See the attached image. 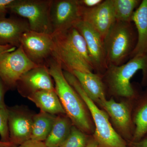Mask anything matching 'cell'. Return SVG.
Listing matches in <instances>:
<instances>
[{
    "mask_svg": "<svg viewBox=\"0 0 147 147\" xmlns=\"http://www.w3.org/2000/svg\"><path fill=\"white\" fill-rule=\"evenodd\" d=\"M55 82V90L65 114L74 125L86 134L94 131L88 110L77 92L71 87L64 75L60 63L52 57L46 64Z\"/></svg>",
    "mask_w": 147,
    "mask_h": 147,
    "instance_id": "1",
    "label": "cell"
},
{
    "mask_svg": "<svg viewBox=\"0 0 147 147\" xmlns=\"http://www.w3.org/2000/svg\"><path fill=\"white\" fill-rule=\"evenodd\" d=\"M53 36V57L60 63L64 71L93 72L94 69L85 40L75 27Z\"/></svg>",
    "mask_w": 147,
    "mask_h": 147,
    "instance_id": "2",
    "label": "cell"
},
{
    "mask_svg": "<svg viewBox=\"0 0 147 147\" xmlns=\"http://www.w3.org/2000/svg\"><path fill=\"white\" fill-rule=\"evenodd\" d=\"M143 73V82L147 84V53L131 58L126 63L119 66L109 65L102 79L111 94L115 96L131 98L135 92L130 80L139 70Z\"/></svg>",
    "mask_w": 147,
    "mask_h": 147,
    "instance_id": "3",
    "label": "cell"
},
{
    "mask_svg": "<svg viewBox=\"0 0 147 147\" xmlns=\"http://www.w3.org/2000/svg\"><path fill=\"white\" fill-rule=\"evenodd\" d=\"M63 71L65 79L82 98L91 115L95 126L94 139L98 147H127L124 139L112 126L107 113L89 98L72 74Z\"/></svg>",
    "mask_w": 147,
    "mask_h": 147,
    "instance_id": "4",
    "label": "cell"
},
{
    "mask_svg": "<svg viewBox=\"0 0 147 147\" xmlns=\"http://www.w3.org/2000/svg\"><path fill=\"white\" fill-rule=\"evenodd\" d=\"M132 22L116 21L104 38L108 66L121 65L131 57L138 38Z\"/></svg>",
    "mask_w": 147,
    "mask_h": 147,
    "instance_id": "5",
    "label": "cell"
},
{
    "mask_svg": "<svg viewBox=\"0 0 147 147\" xmlns=\"http://www.w3.org/2000/svg\"><path fill=\"white\" fill-rule=\"evenodd\" d=\"M53 0H13L8 11L26 19L30 30L52 35L50 13Z\"/></svg>",
    "mask_w": 147,
    "mask_h": 147,
    "instance_id": "6",
    "label": "cell"
},
{
    "mask_svg": "<svg viewBox=\"0 0 147 147\" xmlns=\"http://www.w3.org/2000/svg\"><path fill=\"white\" fill-rule=\"evenodd\" d=\"M38 66L28 57L20 45L13 52L0 55V78L8 90L13 89L24 74Z\"/></svg>",
    "mask_w": 147,
    "mask_h": 147,
    "instance_id": "7",
    "label": "cell"
},
{
    "mask_svg": "<svg viewBox=\"0 0 147 147\" xmlns=\"http://www.w3.org/2000/svg\"><path fill=\"white\" fill-rule=\"evenodd\" d=\"M50 19L52 36L75 27L82 20V6L79 0H53Z\"/></svg>",
    "mask_w": 147,
    "mask_h": 147,
    "instance_id": "8",
    "label": "cell"
},
{
    "mask_svg": "<svg viewBox=\"0 0 147 147\" xmlns=\"http://www.w3.org/2000/svg\"><path fill=\"white\" fill-rule=\"evenodd\" d=\"M20 45L28 57L38 66L46 65L55 48L51 34L29 30L22 35Z\"/></svg>",
    "mask_w": 147,
    "mask_h": 147,
    "instance_id": "9",
    "label": "cell"
},
{
    "mask_svg": "<svg viewBox=\"0 0 147 147\" xmlns=\"http://www.w3.org/2000/svg\"><path fill=\"white\" fill-rule=\"evenodd\" d=\"M75 27L85 40L94 69L97 74L103 75L108 67L104 39L84 20H81Z\"/></svg>",
    "mask_w": 147,
    "mask_h": 147,
    "instance_id": "10",
    "label": "cell"
},
{
    "mask_svg": "<svg viewBox=\"0 0 147 147\" xmlns=\"http://www.w3.org/2000/svg\"><path fill=\"white\" fill-rule=\"evenodd\" d=\"M9 142L16 147L31 139L34 114L23 105L7 107Z\"/></svg>",
    "mask_w": 147,
    "mask_h": 147,
    "instance_id": "11",
    "label": "cell"
},
{
    "mask_svg": "<svg viewBox=\"0 0 147 147\" xmlns=\"http://www.w3.org/2000/svg\"><path fill=\"white\" fill-rule=\"evenodd\" d=\"M53 79L47 66H38L24 74L18 80L16 88L22 96L41 90H55Z\"/></svg>",
    "mask_w": 147,
    "mask_h": 147,
    "instance_id": "12",
    "label": "cell"
},
{
    "mask_svg": "<svg viewBox=\"0 0 147 147\" xmlns=\"http://www.w3.org/2000/svg\"><path fill=\"white\" fill-rule=\"evenodd\" d=\"M82 20L86 21L104 39L115 22L113 0H105L91 8L82 7Z\"/></svg>",
    "mask_w": 147,
    "mask_h": 147,
    "instance_id": "13",
    "label": "cell"
},
{
    "mask_svg": "<svg viewBox=\"0 0 147 147\" xmlns=\"http://www.w3.org/2000/svg\"><path fill=\"white\" fill-rule=\"evenodd\" d=\"M100 106L110 117L121 137L126 139L132 138L134 130L129 105L126 102H117L111 98L105 100Z\"/></svg>",
    "mask_w": 147,
    "mask_h": 147,
    "instance_id": "14",
    "label": "cell"
},
{
    "mask_svg": "<svg viewBox=\"0 0 147 147\" xmlns=\"http://www.w3.org/2000/svg\"><path fill=\"white\" fill-rule=\"evenodd\" d=\"M30 30L28 21L18 16H0V45L20 46L22 35Z\"/></svg>",
    "mask_w": 147,
    "mask_h": 147,
    "instance_id": "15",
    "label": "cell"
},
{
    "mask_svg": "<svg viewBox=\"0 0 147 147\" xmlns=\"http://www.w3.org/2000/svg\"><path fill=\"white\" fill-rule=\"evenodd\" d=\"M71 73L75 76L87 95L95 103L101 106L107 100L102 75L93 72L77 71H74Z\"/></svg>",
    "mask_w": 147,
    "mask_h": 147,
    "instance_id": "16",
    "label": "cell"
},
{
    "mask_svg": "<svg viewBox=\"0 0 147 147\" xmlns=\"http://www.w3.org/2000/svg\"><path fill=\"white\" fill-rule=\"evenodd\" d=\"M132 22L137 30V45L130 58L147 53V0L142 1L134 11Z\"/></svg>",
    "mask_w": 147,
    "mask_h": 147,
    "instance_id": "17",
    "label": "cell"
},
{
    "mask_svg": "<svg viewBox=\"0 0 147 147\" xmlns=\"http://www.w3.org/2000/svg\"><path fill=\"white\" fill-rule=\"evenodd\" d=\"M40 111L51 115H66L55 90H41L36 92L28 96Z\"/></svg>",
    "mask_w": 147,
    "mask_h": 147,
    "instance_id": "18",
    "label": "cell"
},
{
    "mask_svg": "<svg viewBox=\"0 0 147 147\" xmlns=\"http://www.w3.org/2000/svg\"><path fill=\"white\" fill-rule=\"evenodd\" d=\"M71 121L66 115L56 117L50 134L44 143L47 147H60L68 137L71 127Z\"/></svg>",
    "mask_w": 147,
    "mask_h": 147,
    "instance_id": "19",
    "label": "cell"
},
{
    "mask_svg": "<svg viewBox=\"0 0 147 147\" xmlns=\"http://www.w3.org/2000/svg\"><path fill=\"white\" fill-rule=\"evenodd\" d=\"M57 116L41 111L38 114H34L31 139L45 142L50 134Z\"/></svg>",
    "mask_w": 147,
    "mask_h": 147,
    "instance_id": "20",
    "label": "cell"
},
{
    "mask_svg": "<svg viewBox=\"0 0 147 147\" xmlns=\"http://www.w3.org/2000/svg\"><path fill=\"white\" fill-rule=\"evenodd\" d=\"M140 0H113V7L116 21L132 22L134 9L138 7Z\"/></svg>",
    "mask_w": 147,
    "mask_h": 147,
    "instance_id": "21",
    "label": "cell"
},
{
    "mask_svg": "<svg viewBox=\"0 0 147 147\" xmlns=\"http://www.w3.org/2000/svg\"><path fill=\"white\" fill-rule=\"evenodd\" d=\"M133 122L135 128L131 142H137L142 139L147 133V101L136 111Z\"/></svg>",
    "mask_w": 147,
    "mask_h": 147,
    "instance_id": "22",
    "label": "cell"
},
{
    "mask_svg": "<svg viewBox=\"0 0 147 147\" xmlns=\"http://www.w3.org/2000/svg\"><path fill=\"white\" fill-rule=\"evenodd\" d=\"M88 140L87 134L73 125L68 137L60 147H86Z\"/></svg>",
    "mask_w": 147,
    "mask_h": 147,
    "instance_id": "23",
    "label": "cell"
},
{
    "mask_svg": "<svg viewBox=\"0 0 147 147\" xmlns=\"http://www.w3.org/2000/svg\"><path fill=\"white\" fill-rule=\"evenodd\" d=\"M0 141L4 143H10L7 107L6 109L0 108Z\"/></svg>",
    "mask_w": 147,
    "mask_h": 147,
    "instance_id": "24",
    "label": "cell"
},
{
    "mask_svg": "<svg viewBox=\"0 0 147 147\" xmlns=\"http://www.w3.org/2000/svg\"><path fill=\"white\" fill-rule=\"evenodd\" d=\"M8 90L4 83L0 78V108L6 109L7 107L5 102V95L6 92Z\"/></svg>",
    "mask_w": 147,
    "mask_h": 147,
    "instance_id": "25",
    "label": "cell"
},
{
    "mask_svg": "<svg viewBox=\"0 0 147 147\" xmlns=\"http://www.w3.org/2000/svg\"><path fill=\"white\" fill-rule=\"evenodd\" d=\"M102 0H79L80 5L87 8H93L100 5Z\"/></svg>",
    "mask_w": 147,
    "mask_h": 147,
    "instance_id": "26",
    "label": "cell"
},
{
    "mask_svg": "<svg viewBox=\"0 0 147 147\" xmlns=\"http://www.w3.org/2000/svg\"><path fill=\"white\" fill-rule=\"evenodd\" d=\"M18 147H47L44 142L30 139L24 142Z\"/></svg>",
    "mask_w": 147,
    "mask_h": 147,
    "instance_id": "27",
    "label": "cell"
},
{
    "mask_svg": "<svg viewBox=\"0 0 147 147\" xmlns=\"http://www.w3.org/2000/svg\"><path fill=\"white\" fill-rule=\"evenodd\" d=\"M13 0H0V16L5 17L8 11V6Z\"/></svg>",
    "mask_w": 147,
    "mask_h": 147,
    "instance_id": "28",
    "label": "cell"
},
{
    "mask_svg": "<svg viewBox=\"0 0 147 147\" xmlns=\"http://www.w3.org/2000/svg\"><path fill=\"white\" fill-rule=\"evenodd\" d=\"M131 147H147V137L137 142H131Z\"/></svg>",
    "mask_w": 147,
    "mask_h": 147,
    "instance_id": "29",
    "label": "cell"
},
{
    "mask_svg": "<svg viewBox=\"0 0 147 147\" xmlns=\"http://www.w3.org/2000/svg\"><path fill=\"white\" fill-rule=\"evenodd\" d=\"M16 47L10 46V45H5L2 46L0 45V55L5 54V53H10L13 52L16 49Z\"/></svg>",
    "mask_w": 147,
    "mask_h": 147,
    "instance_id": "30",
    "label": "cell"
},
{
    "mask_svg": "<svg viewBox=\"0 0 147 147\" xmlns=\"http://www.w3.org/2000/svg\"><path fill=\"white\" fill-rule=\"evenodd\" d=\"M86 147H98V146L94 139H92L88 140Z\"/></svg>",
    "mask_w": 147,
    "mask_h": 147,
    "instance_id": "31",
    "label": "cell"
},
{
    "mask_svg": "<svg viewBox=\"0 0 147 147\" xmlns=\"http://www.w3.org/2000/svg\"><path fill=\"white\" fill-rule=\"evenodd\" d=\"M0 147H16L10 143H4L0 141Z\"/></svg>",
    "mask_w": 147,
    "mask_h": 147,
    "instance_id": "32",
    "label": "cell"
}]
</instances>
